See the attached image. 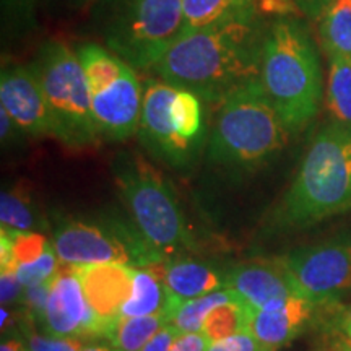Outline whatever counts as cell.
I'll list each match as a JSON object with an SVG mask.
<instances>
[{
	"mask_svg": "<svg viewBox=\"0 0 351 351\" xmlns=\"http://www.w3.org/2000/svg\"><path fill=\"white\" fill-rule=\"evenodd\" d=\"M34 322L25 324L23 335L28 348L32 351H83V348L95 339L86 337H54L46 332H38Z\"/></svg>",
	"mask_w": 351,
	"mask_h": 351,
	"instance_id": "27",
	"label": "cell"
},
{
	"mask_svg": "<svg viewBox=\"0 0 351 351\" xmlns=\"http://www.w3.org/2000/svg\"><path fill=\"white\" fill-rule=\"evenodd\" d=\"M256 7L262 16H274V19H285L300 13L293 0H257Z\"/></svg>",
	"mask_w": 351,
	"mask_h": 351,
	"instance_id": "33",
	"label": "cell"
},
{
	"mask_svg": "<svg viewBox=\"0 0 351 351\" xmlns=\"http://www.w3.org/2000/svg\"><path fill=\"white\" fill-rule=\"evenodd\" d=\"M83 351H116V348H114L109 340H106V341L93 340V341H90L85 348H83Z\"/></svg>",
	"mask_w": 351,
	"mask_h": 351,
	"instance_id": "39",
	"label": "cell"
},
{
	"mask_svg": "<svg viewBox=\"0 0 351 351\" xmlns=\"http://www.w3.org/2000/svg\"><path fill=\"white\" fill-rule=\"evenodd\" d=\"M2 228L15 231H33L41 225L34 202L25 184H16L0 195Z\"/></svg>",
	"mask_w": 351,
	"mask_h": 351,
	"instance_id": "24",
	"label": "cell"
},
{
	"mask_svg": "<svg viewBox=\"0 0 351 351\" xmlns=\"http://www.w3.org/2000/svg\"><path fill=\"white\" fill-rule=\"evenodd\" d=\"M171 322L169 314L119 317L109 328L104 339L116 351H142L158 332Z\"/></svg>",
	"mask_w": 351,
	"mask_h": 351,
	"instance_id": "19",
	"label": "cell"
},
{
	"mask_svg": "<svg viewBox=\"0 0 351 351\" xmlns=\"http://www.w3.org/2000/svg\"><path fill=\"white\" fill-rule=\"evenodd\" d=\"M0 351H32L25 340L21 339H3Z\"/></svg>",
	"mask_w": 351,
	"mask_h": 351,
	"instance_id": "38",
	"label": "cell"
},
{
	"mask_svg": "<svg viewBox=\"0 0 351 351\" xmlns=\"http://www.w3.org/2000/svg\"><path fill=\"white\" fill-rule=\"evenodd\" d=\"M111 173L130 221L165 261L194 251V236L174 187L147 158L135 152H119L111 163Z\"/></svg>",
	"mask_w": 351,
	"mask_h": 351,
	"instance_id": "6",
	"label": "cell"
},
{
	"mask_svg": "<svg viewBox=\"0 0 351 351\" xmlns=\"http://www.w3.org/2000/svg\"><path fill=\"white\" fill-rule=\"evenodd\" d=\"M289 132L254 80L226 96L217 114L207 143V160L232 173H251L267 165L287 145Z\"/></svg>",
	"mask_w": 351,
	"mask_h": 351,
	"instance_id": "4",
	"label": "cell"
},
{
	"mask_svg": "<svg viewBox=\"0 0 351 351\" xmlns=\"http://www.w3.org/2000/svg\"><path fill=\"white\" fill-rule=\"evenodd\" d=\"M0 134H2V143L10 147L12 143H19L21 137H26L23 132L20 130V127L13 122V119L8 116L5 109L0 108Z\"/></svg>",
	"mask_w": 351,
	"mask_h": 351,
	"instance_id": "36",
	"label": "cell"
},
{
	"mask_svg": "<svg viewBox=\"0 0 351 351\" xmlns=\"http://www.w3.org/2000/svg\"><path fill=\"white\" fill-rule=\"evenodd\" d=\"M293 2L296 3L298 10L302 15L311 16V19H320V15L332 0H293Z\"/></svg>",
	"mask_w": 351,
	"mask_h": 351,
	"instance_id": "37",
	"label": "cell"
},
{
	"mask_svg": "<svg viewBox=\"0 0 351 351\" xmlns=\"http://www.w3.org/2000/svg\"><path fill=\"white\" fill-rule=\"evenodd\" d=\"M51 283L52 280L51 282L36 285V287L25 288L23 298H21V302H23L26 307V313L29 314L33 322H39L41 326L44 322V314H46L47 300H49Z\"/></svg>",
	"mask_w": 351,
	"mask_h": 351,
	"instance_id": "29",
	"label": "cell"
},
{
	"mask_svg": "<svg viewBox=\"0 0 351 351\" xmlns=\"http://www.w3.org/2000/svg\"><path fill=\"white\" fill-rule=\"evenodd\" d=\"M238 300H241V296L230 288L218 289V291L208 293V295L194 298V300L182 302V304L174 311L169 324H173V326L178 328L179 333L202 332L205 317L212 313L215 307Z\"/></svg>",
	"mask_w": 351,
	"mask_h": 351,
	"instance_id": "23",
	"label": "cell"
},
{
	"mask_svg": "<svg viewBox=\"0 0 351 351\" xmlns=\"http://www.w3.org/2000/svg\"><path fill=\"white\" fill-rule=\"evenodd\" d=\"M43 330L54 337H104V328L86 301L77 265L62 263L52 278Z\"/></svg>",
	"mask_w": 351,
	"mask_h": 351,
	"instance_id": "12",
	"label": "cell"
},
{
	"mask_svg": "<svg viewBox=\"0 0 351 351\" xmlns=\"http://www.w3.org/2000/svg\"><path fill=\"white\" fill-rule=\"evenodd\" d=\"M2 5L8 20H12L13 23L20 26L32 25L36 0H2Z\"/></svg>",
	"mask_w": 351,
	"mask_h": 351,
	"instance_id": "31",
	"label": "cell"
},
{
	"mask_svg": "<svg viewBox=\"0 0 351 351\" xmlns=\"http://www.w3.org/2000/svg\"><path fill=\"white\" fill-rule=\"evenodd\" d=\"M2 232L10 241L12 258L16 269L23 263L34 262L52 245L51 241L38 231H15L2 228Z\"/></svg>",
	"mask_w": 351,
	"mask_h": 351,
	"instance_id": "26",
	"label": "cell"
},
{
	"mask_svg": "<svg viewBox=\"0 0 351 351\" xmlns=\"http://www.w3.org/2000/svg\"><path fill=\"white\" fill-rule=\"evenodd\" d=\"M345 330H346V340H348V343L351 346V317L348 319V322H346Z\"/></svg>",
	"mask_w": 351,
	"mask_h": 351,
	"instance_id": "41",
	"label": "cell"
},
{
	"mask_svg": "<svg viewBox=\"0 0 351 351\" xmlns=\"http://www.w3.org/2000/svg\"><path fill=\"white\" fill-rule=\"evenodd\" d=\"M165 283L178 302H186L226 288V275L191 258H169L156 263Z\"/></svg>",
	"mask_w": 351,
	"mask_h": 351,
	"instance_id": "17",
	"label": "cell"
},
{
	"mask_svg": "<svg viewBox=\"0 0 351 351\" xmlns=\"http://www.w3.org/2000/svg\"><path fill=\"white\" fill-rule=\"evenodd\" d=\"M96 2H98V0H67V3L72 8H85V10L96 5Z\"/></svg>",
	"mask_w": 351,
	"mask_h": 351,
	"instance_id": "40",
	"label": "cell"
},
{
	"mask_svg": "<svg viewBox=\"0 0 351 351\" xmlns=\"http://www.w3.org/2000/svg\"><path fill=\"white\" fill-rule=\"evenodd\" d=\"M60 258L57 256L54 245H51L41 257L34 262L23 263L16 269V276L25 288L36 287V285L51 282L60 269Z\"/></svg>",
	"mask_w": 351,
	"mask_h": 351,
	"instance_id": "28",
	"label": "cell"
},
{
	"mask_svg": "<svg viewBox=\"0 0 351 351\" xmlns=\"http://www.w3.org/2000/svg\"><path fill=\"white\" fill-rule=\"evenodd\" d=\"M210 343L212 341L204 332L179 333L171 346V351H208Z\"/></svg>",
	"mask_w": 351,
	"mask_h": 351,
	"instance_id": "34",
	"label": "cell"
},
{
	"mask_svg": "<svg viewBox=\"0 0 351 351\" xmlns=\"http://www.w3.org/2000/svg\"><path fill=\"white\" fill-rule=\"evenodd\" d=\"M90 91L91 111L101 142H124L137 134L143 83L137 70L98 43L75 47Z\"/></svg>",
	"mask_w": 351,
	"mask_h": 351,
	"instance_id": "9",
	"label": "cell"
},
{
	"mask_svg": "<svg viewBox=\"0 0 351 351\" xmlns=\"http://www.w3.org/2000/svg\"><path fill=\"white\" fill-rule=\"evenodd\" d=\"M280 262L296 296L311 304L337 300L351 288V238L298 249Z\"/></svg>",
	"mask_w": 351,
	"mask_h": 351,
	"instance_id": "11",
	"label": "cell"
},
{
	"mask_svg": "<svg viewBox=\"0 0 351 351\" xmlns=\"http://www.w3.org/2000/svg\"><path fill=\"white\" fill-rule=\"evenodd\" d=\"M103 46L137 72H152L184 32L182 0H98Z\"/></svg>",
	"mask_w": 351,
	"mask_h": 351,
	"instance_id": "7",
	"label": "cell"
},
{
	"mask_svg": "<svg viewBox=\"0 0 351 351\" xmlns=\"http://www.w3.org/2000/svg\"><path fill=\"white\" fill-rule=\"evenodd\" d=\"M225 275L226 288L238 293L252 311L296 296L282 262L241 263Z\"/></svg>",
	"mask_w": 351,
	"mask_h": 351,
	"instance_id": "15",
	"label": "cell"
},
{
	"mask_svg": "<svg viewBox=\"0 0 351 351\" xmlns=\"http://www.w3.org/2000/svg\"><path fill=\"white\" fill-rule=\"evenodd\" d=\"M254 311L243 300L226 302L210 313L204 320L202 332L210 341H218L236 333L249 330Z\"/></svg>",
	"mask_w": 351,
	"mask_h": 351,
	"instance_id": "25",
	"label": "cell"
},
{
	"mask_svg": "<svg viewBox=\"0 0 351 351\" xmlns=\"http://www.w3.org/2000/svg\"><path fill=\"white\" fill-rule=\"evenodd\" d=\"M313 304L300 296L287 301L275 302L254 311L251 319V332L267 351H276L289 343L309 319Z\"/></svg>",
	"mask_w": 351,
	"mask_h": 351,
	"instance_id": "16",
	"label": "cell"
},
{
	"mask_svg": "<svg viewBox=\"0 0 351 351\" xmlns=\"http://www.w3.org/2000/svg\"><path fill=\"white\" fill-rule=\"evenodd\" d=\"M77 269L88 304L103 326L106 337L134 291L135 269L121 263L77 265Z\"/></svg>",
	"mask_w": 351,
	"mask_h": 351,
	"instance_id": "14",
	"label": "cell"
},
{
	"mask_svg": "<svg viewBox=\"0 0 351 351\" xmlns=\"http://www.w3.org/2000/svg\"><path fill=\"white\" fill-rule=\"evenodd\" d=\"M256 2L257 0H182V34L257 8Z\"/></svg>",
	"mask_w": 351,
	"mask_h": 351,
	"instance_id": "21",
	"label": "cell"
},
{
	"mask_svg": "<svg viewBox=\"0 0 351 351\" xmlns=\"http://www.w3.org/2000/svg\"><path fill=\"white\" fill-rule=\"evenodd\" d=\"M351 210V130L332 121L317 132L291 187L271 212L275 228H307Z\"/></svg>",
	"mask_w": 351,
	"mask_h": 351,
	"instance_id": "3",
	"label": "cell"
},
{
	"mask_svg": "<svg viewBox=\"0 0 351 351\" xmlns=\"http://www.w3.org/2000/svg\"><path fill=\"white\" fill-rule=\"evenodd\" d=\"M208 351H267L258 343V340L254 337V333L249 330L239 332L236 335L228 337V339L212 341Z\"/></svg>",
	"mask_w": 351,
	"mask_h": 351,
	"instance_id": "30",
	"label": "cell"
},
{
	"mask_svg": "<svg viewBox=\"0 0 351 351\" xmlns=\"http://www.w3.org/2000/svg\"><path fill=\"white\" fill-rule=\"evenodd\" d=\"M319 20L320 41L327 56L351 60V0H332Z\"/></svg>",
	"mask_w": 351,
	"mask_h": 351,
	"instance_id": "20",
	"label": "cell"
},
{
	"mask_svg": "<svg viewBox=\"0 0 351 351\" xmlns=\"http://www.w3.org/2000/svg\"><path fill=\"white\" fill-rule=\"evenodd\" d=\"M267 29L265 16L252 8L184 33L152 69V75L218 106L241 86L258 80Z\"/></svg>",
	"mask_w": 351,
	"mask_h": 351,
	"instance_id": "1",
	"label": "cell"
},
{
	"mask_svg": "<svg viewBox=\"0 0 351 351\" xmlns=\"http://www.w3.org/2000/svg\"><path fill=\"white\" fill-rule=\"evenodd\" d=\"M208 104L194 91L156 77L143 83L138 140L148 155L176 171H189L207 152Z\"/></svg>",
	"mask_w": 351,
	"mask_h": 351,
	"instance_id": "5",
	"label": "cell"
},
{
	"mask_svg": "<svg viewBox=\"0 0 351 351\" xmlns=\"http://www.w3.org/2000/svg\"><path fill=\"white\" fill-rule=\"evenodd\" d=\"M326 104L332 121L351 130V60L345 57H328Z\"/></svg>",
	"mask_w": 351,
	"mask_h": 351,
	"instance_id": "22",
	"label": "cell"
},
{
	"mask_svg": "<svg viewBox=\"0 0 351 351\" xmlns=\"http://www.w3.org/2000/svg\"><path fill=\"white\" fill-rule=\"evenodd\" d=\"M181 306L166 287L163 275L156 263L140 267L134 274V291L121 311V317H138V315L169 314Z\"/></svg>",
	"mask_w": 351,
	"mask_h": 351,
	"instance_id": "18",
	"label": "cell"
},
{
	"mask_svg": "<svg viewBox=\"0 0 351 351\" xmlns=\"http://www.w3.org/2000/svg\"><path fill=\"white\" fill-rule=\"evenodd\" d=\"M52 245L60 262L69 265L121 263L140 269L165 261L134 223L114 215L60 217Z\"/></svg>",
	"mask_w": 351,
	"mask_h": 351,
	"instance_id": "10",
	"label": "cell"
},
{
	"mask_svg": "<svg viewBox=\"0 0 351 351\" xmlns=\"http://www.w3.org/2000/svg\"><path fill=\"white\" fill-rule=\"evenodd\" d=\"M178 335V328H176L173 324H168V326L161 328V330L145 345V348L142 351H171V346H173Z\"/></svg>",
	"mask_w": 351,
	"mask_h": 351,
	"instance_id": "35",
	"label": "cell"
},
{
	"mask_svg": "<svg viewBox=\"0 0 351 351\" xmlns=\"http://www.w3.org/2000/svg\"><path fill=\"white\" fill-rule=\"evenodd\" d=\"M0 108L5 109L26 137H52L51 114L33 62L2 69Z\"/></svg>",
	"mask_w": 351,
	"mask_h": 351,
	"instance_id": "13",
	"label": "cell"
},
{
	"mask_svg": "<svg viewBox=\"0 0 351 351\" xmlns=\"http://www.w3.org/2000/svg\"><path fill=\"white\" fill-rule=\"evenodd\" d=\"M33 65L51 114L52 137L70 150L96 147L101 138L77 51L59 39H49L39 46Z\"/></svg>",
	"mask_w": 351,
	"mask_h": 351,
	"instance_id": "8",
	"label": "cell"
},
{
	"mask_svg": "<svg viewBox=\"0 0 351 351\" xmlns=\"http://www.w3.org/2000/svg\"><path fill=\"white\" fill-rule=\"evenodd\" d=\"M258 80L289 134H300L315 119L324 98L322 65L301 20L285 16L270 21Z\"/></svg>",
	"mask_w": 351,
	"mask_h": 351,
	"instance_id": "2",
	"label": "cell"
},
{
	"mask_svg": "<svg viewBox=\"0 0 351 351\" xmlns=\"http://www.w3.org/2000/svg\"><path fill=\"white\" fill-rule=\"evenodd\" d=\"M25 287L20 283L16 271H0V300L2 306L13 304L23 298Z\"/></svg>",
	"mask_w": 351,
	"mask_h": 351,
	"instance_id": "32",
	"label": "cell"
}]
</instances>
